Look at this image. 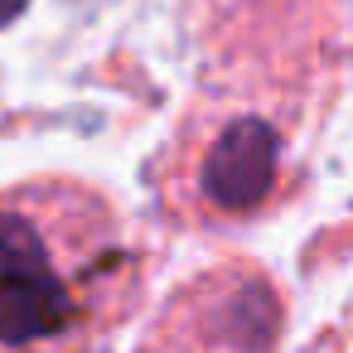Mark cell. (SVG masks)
I'll list each match as a JSON object with an SVG mask.
<instances>
[{
    "label": "cell",
    "mask_w": 353,
    "mask_h": 353,
    "mask_svg": "<svg viewBox=\"0 0 353 353\" xmlns=\"http://www.w3.org/2000/svg\"><path fill=\"white\" fill-rule=\"evenodd\" d=\"M25 6H30V0H0V25H10V20H15Z\"/></svg>",
    "instance_id": "4"
},
{
    "label": "cell",
    "mask_w": 353,
    "mask_h": 353,
    "mask_svg": "<svg viewBox=\"0 0 353 353\" xmlns=\"http://www.w3.org/2000/svg\"><path fill=\"white\" fill-rule=\"evenodd\" d=\"M290 126L247 97H203L155 160L165 208L189 228L252 223L281 199Z\"/></svg>",
    "instance_id": "2"
},
{
    "label": "cell",
    "mask_w": 353,
    "mask_h": 353,
    "mask_svg": "<svg viewBox=\"0 0 353 353\" xmlns=\"http://www.w3.org/2000/svg\"><path fill=\"white\" fill-rule=\"evenodd\" d=\"M281 290L256 261H218L184 281L136 353H276Z\"/></svg>",
    "instance_id": "3"
},
{
    "label": "cell",
    "mask_w": 353,
    "mask_h": 353,
    "mask_svg": "<svg viewBox=\"0 0 353 353\" xmlns=\"http://www.w3.org/2000/svg\"><path fill=\"white\" fill-rule=\"evenodd\" d=\"M141 300V252L73 174L0 189V353H92Z\"/></svg>",
    "instance_id": "1"
}]
</instances>
